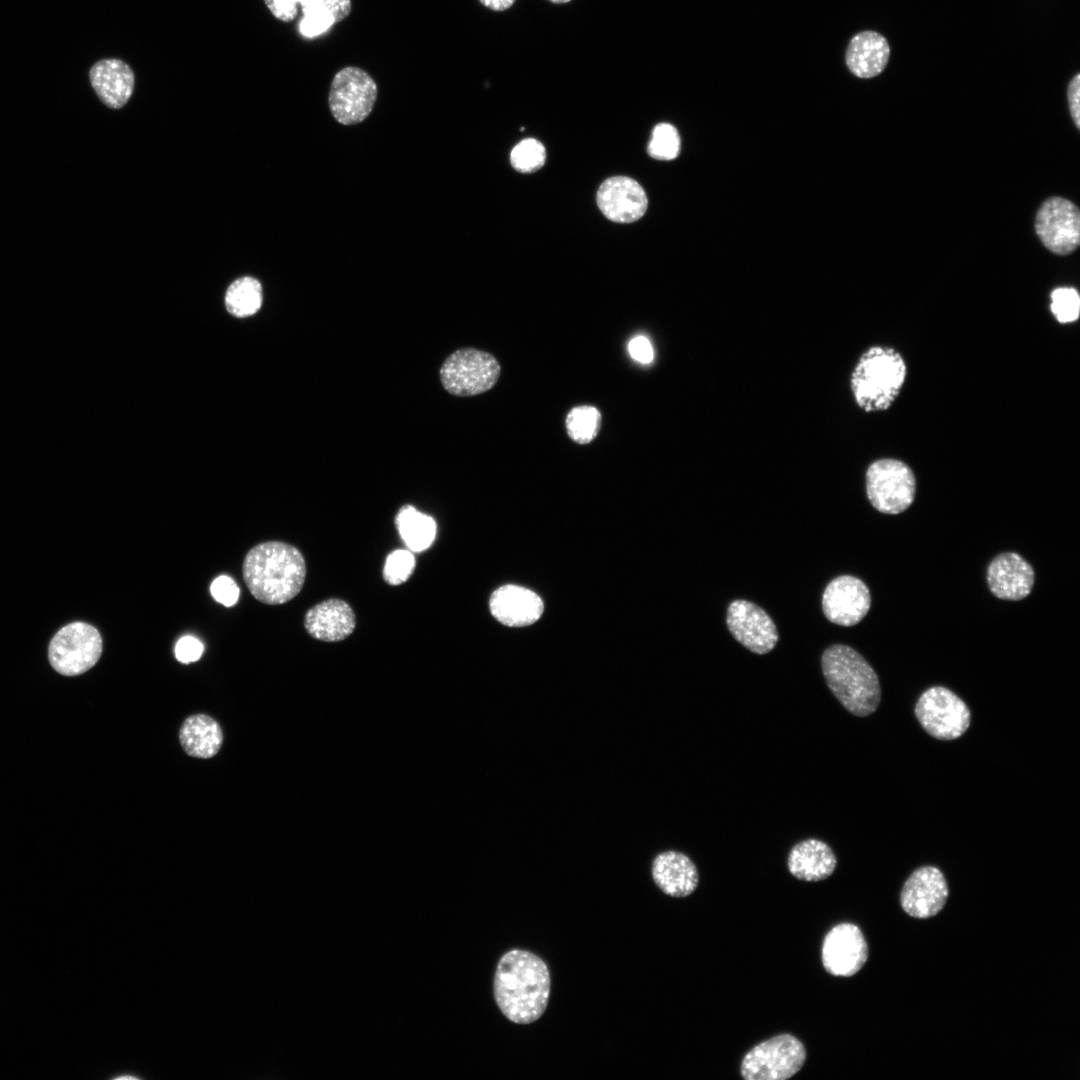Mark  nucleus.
<instances>
[{"instance_id": "obj_1", "label": "nucleus", "mask_w": 1080, "mask_h": 1080, "mask_svg": "<svg viewBox=\"0 0 1080 1080\" xmlns=\"http://www.w3.org/2000/svg\"><path fill=\"white\" fill-rule=\"evenodd\" d=\"M551 989L547 964L533 952L512 949L496 967L493 991L501 1013L516 1024H531L546 1011Z\"/></svg>"}, {"instance_id": "obj_2", "label": "nucleus", "mask_w": 1080, "mask_h": 1080, "mask_svg": "<svg viewBox=\"0 0 1080 1080\" xmlns=\"http://www.w3.org/2000/svg\"><path fill=\"white\" fill-rule=\"evenodd\" d=\"M243 580L253 597L268 605L293 599L302 589L306 564L294 546L270 541L254 546L242 565Z\"/></svg>"}, {"instance_id": "obj_3", "label": "nucleus", "mask_w": 1080, "mask_h": 1080, "mask_svg": "<svg viewBox=\"0 0 1080 1080\" xmlns=\"http://www.w3.org/2000/svg\"><path fill=\"white\" fill-rule=\"evenodd\" d=\"M821 667L830 691L848 712L859 717L875 712L881 700L879 679L861 654L834 644L824 651Z\"/></svg>"}, {"instance_id": "obj_4", "label": "nucleus", "mask_w": 1080, "mask_h": 1080, "mask_svg": "<svg viewBox=\"0 0 1080 1080\" xmlns=\"http://www.w3.org/2000/svg\"><path fill=\"white\" fill-rule=\"evenodd\" d=\"M906 375L905 360L897 350L880 345L868 348L850 378L856 404L865 412L887 410L900 394Z\"/></svg>"}, {"instance_id": "obj_5", "label": "nucleus", "mask_w": 1080, "mask_h": 1080, "mask_svg": "<svg viewBox=\"0 0 1080 1080\" xmlns=\"http://www.w3.org/2000/svg\"><path fill=\"white\" fill-rule=\"evenodd\" d=\"M805 1060L803 1043L782 1033L751 1048L742 1059L740 1073L746 1080H785L799 1072Z\"/></svg>"}, {"instance_id": "obj_6", "label": "nucleus", "mask_w": 1080, "mask_h": 1080, "mask_svg": "<svg viewBox=\"0 0 1080 1080\" xmlns=\"http://www.w3.org/2000/svg\"><path fill=\"white\" fill-rule=\"evenodd\" d=\"M500 373V364L492 354L462 348L446 358L440 368V379L448 393L466 397L490 390Z\"/></svg>"}, {"instance_id": "obj_7", "label": "nucleus", "mask_w": 1080, "mask_h": 1080, "mask_svg": "<svg viewBox=\"0 0 1080 1080\" xmlns=\"http://www.w3.org/2000/svg\"><path fill=\"white\" fill-rule=\"evenodd\" d=\"M866 493L872 506L885 514L905 511L913 502L916 479L904 462L883 458L872 462L866 471Z\"/></svg>"}, {"instance_id": "obj_8", "label": "nucleus", "mask_w": 1080, "mask_h": 1080, "mask_svg": "<svg viewBox=\"0 0 1080 1080\" xmlns=\"http://www.w3.org/2000/svg\"><path fill=\"white\" fill-rule=\"evenodd\" d=\"M103 648L102 637L92 625L73 622L62 627L49 644V661L64 676H77L92 668Z\"/></svg>"}, {"instance_id": "obj_9", "label": "nucleus", "mask_w": 1080, "mask_h": 1080, "mask_svg": "<svg viewBox=\"0 0 1080 1080\" xmlns=\"http://www.w3.org/2000/svg\"><path fill=\"white\" fill-rule=\"evenodd\" d=\"M377 92V85L368 72L356 66L344 67L334 75L330 85V111L340 124H358L371 113Z\"/></svg>"}, {"instance_id": "obj_10", "label": "nucleus", "mask_w": 1080, "mask_h": 1080, "mask_svg": "<svg viewBox=\"0 0 1080 1080\" xmlns=\"http://www.w3.org/2000/svg\"><path fill=\"white\" fill-rule=\"evenodd\" d=\"M915 715L923 729L939 740H954L970 725L966 703L948 688L934 686L924 691L915 706Z\"/></svg>"}, {"instance_id": "obj_11", "label": "nucleus", "mask_w": 1080, "mask_h": 1080, "mask_svg": "<svg viewBox=\"0 0 1080 1080\" xmlns=\"http://www.w3.org/2000/svg\"><path fill=\"white\" fill-rule=\"evenodd\" d=\"M1034 226L1045 248L1056 255H1069L1080 244V212L1068 199H1046L1036 213Z\"/></svg>"}, {"instance_id": "obj_12", "label": "nucleus", "mask_w": 1080, "mask_h": 1080, "mask_svg": "<svg viewBox=\"0 0 1080 1080\" xmlns=\"http://www.w3.org/2000/svg\"><path fill=\"white\" fill-rule=\"evenodd\" d=\"M868 945L858 926L840 923L825 935L821 949L824 969L833 976L850 977L866 963Z\"/></svg>"}, {"instance_id": "obj_13", "label": "nucleus", "mask_w": 1080, "mask_h": 1080, "mask_svg": "<svg viewBox=\"0 0 1080 1080\" xmlns=\"http://www.w3.org/2000/svg\"><path fill=\"white\" fill-rule=\"evenodd\" d=\"M726 622L733 637L753 653L766 654L777 644L775 623L755 603L743 599L732 601L727 609Z\"/></svg>"}, {"instance_id": "obj_14", "label": "nucleus", "mask_w": 1080, "mask_h": 1080, "mask_svg": "<svg viewBox=\"0 0 1080 1080\" xmlns=\"http://www.w3.org/2000/svg\"><path fill=\"white\" fill-rule=\"evenodd\" d=\"M871 606L870 591L857 577L841 575L826 586L822 595L824 616L840 626H853L868 613Z\"/></svg>"}, {"instance_id": "obj_15", "label": "nucleus", "mask_w": 1080, "mask_h": 1080, "mask_svg": "<svg viewBox=\"0 0 1080 1080\" xmlns=\"http://www.w3.org/2000/svg\"><path fill=\"white\" fill-rule=\"evenodd\" d=\"M949 894L943 873L934 866H922L905 881L900 902L903 910L915 918H929L945 906Z\"/></svg>"}, {"instance_id": "obj_16", "label": "nucleus", "mask_w": 1080, "mask_h": 1080, "mask_svg": "<svg viewBox=\"0 0 1080 1080\" xmlns=\"http://www.w3.org/2000/svg\"><path fill=\"white\" fill-rule=\"evenodd\" d=\"M597 205L603 215L617 223H631L646 212L648 199L642 186L626 176L606 179L596 195Z\"/></svg>"}, {"instance_id": "obj_17", "label": "nucleus", "mask_w": 1080, "mask_h": 1080, "mask_svg": "<svg viewBox=\"0 0 1080 1080\" xmlns=\"http://www.w3.org/2000/svg\"><path fill=\"white\" fill-rule=\"evenodd\" d=\"M987 583L993 595L1005 600L1027 597L1034 584L1032 566L1019 554L1006 552L996 556L987 568Z\"/></svg>"}, {"instance_id": "obj_18", "label": "nucleus", "mask_w": 1080, "mask_h": 1080, "mask_svg": "<svg viewBox=\"0 0 1080 1080\" xmlns=\"http://www.w3.org/2000/svg\"><path fill=\"white\" fill-rule=\"evenodd\" d=\"M89 79L98 98L111 109L125 106L134 91V71L120 59L97 61L90 68Z\"/></svg>"}, {"instance_id": "obj_19", "label": "nucleus", "mask_w": 1080, "mask_h": 1080, "mask_svg": "<svg viewBox=\"0 0 1080 1080\" xmlns=\"http://www.w3.org/2000/svg\"><path fill=\"white\" fill-rule=\"evenodd\" d=\"M651 875L664 894L675 898L689 896L699 882L695 863L686 854L675 850L663 851L654 857Z\"/></svg>"}, {"instance_id": "obj_20", "label": "nucleus", "mask_w": 1080, "mask_h": 1080, "mask_svg": "<svg viewBox=\"0 0 1080 1080\" xmlns=\"http://www.w3.org/2000/svg\"><path fill=\"white\" fill-rule=\"evenodd\" d=\"M489 607L495 619L511 627L530 625L543 612V602L536 593L512 584L496 589L490 597Z\"/></svg>"}, {"instance_id": "obj_21", "label": "nucleus", "mask_w": 1080, "mask_h": 1080, "mask_svg": "<svg viewBox=\"0 0 1080 1080\" xmlns=\"http://www.w3.org/2000/svg\"><path fill=\"white\" fill-rule=\"evenodd\" d=\"M304 626L315 639L337 642L353 633L356 617L347 602L333 598L311 607L305 614Z\"/></svg>"}, {"instance_id": "obj_22", "label": "nucleus", "mask_w": 1080, "mask_h": 1080, "mask_svg": "<svg viewBox=\"0 0 1080 1080\" xmlns=\"http://www.w3.org/2000/svg\"><path fill=\"white\" fill-rule=\"evenodd\" d=\"M837 858L832 848L822 840L810 838L796 843L788 854L787 867L797 879L821 881L831 876Z\"/></svg>"}, {"instance_id": "obj_23", "label": "nucleus", "mask_w": 1080, "mask_h": 1080, "mask_svg": "<svg viewBox=\"0 0 1080 1080\" xmlns=\"http://www.w3.org/2000/svg\"><path fill=\"white\" fill-rule=\"evenodd\" d=\"M889 56L890 46L883 35L875 31H863L850 40L846 50V64L855 76L872 78L883 72Z\"/></svg>"}, {"instance_id": "obj_24", "label": "nucleus", "mask_w": 1080, "mask_h": 1080, "mask_svg": "<svg viewBox=\"0 0 1080 1080\" xmlns=\"http://www.w3.org/2000/svg\"><path fill=\"white\" fill-rule=\"evenodd\" d=\"M184 751L192 757L208 759L215 756L223 742V732L216 720L205 714L186 718L179 731Z\"/></svg>"}, {"instance_id": "obj_25", "label": "nucleus", "mask_w": 1080, "mask_h": 1080, "mask_svg": "<svg viewBox=\"0 0 1080 1080\" xmlns=\"http://www.w3.org/2000/svg\"><path fill=\"white\" fill-rule=\"evenodd\" d=\"M302 6L303 18L300 32L306 37H316L350 14L351 0H308Z\"/></svg>"}, {"instance_id": "obj_26", "label": "nucleus", "mask_w": 1080, "mask_h": 1080, "mask_svg": "<svg viewBox=\"0 0 1080 1080\" xmlns=\"http://www.w3.org/2000/svg\"><path fill=\"white\" fill-rule=\"evenodd\" d=\"M395 524L400 537L412 552L426 550L435 539V520L411 505H405L399 510Z\"/></svg>"}, {"instance_id": "obj_27", "label": "nucleus", "mask_w": 1080, "mask_h": 1080, "mask_svg": "<svg viewBox=\"0 0 1080 1080\" xmlns=\"http://www.w3.org/2000/svg\"><path fill=\"white\" fill-rule=\"evenodd\" d=\"M262 301V286L257 279L250 276L233 281L225 293V307L237 318H246L257 313Z\"/></svg>"}, {"instance_id": "obj_28", "label": "nucleus", "mask_w": 1080, "mask_h": 1080, "mask_svg": "<svg viewBox=\"0 0 1080 1080\" xmlns=\"http://www.w3.org/2000/svg\"><path fill=\"white\" fill-rule=\"evenodd\" d=\"M601 413L591 405L572 408L566 416L567 434L575 443L584 445L592 442L601 428Z\"/></svg>"}, {"instance_id": "obj_29", "label": "nucleus", "mask_w": 1080, "mask_h": 1080, "mask_svg": "<svg viewBox=\"0 0 1080 1080\" xmlns=\"http://www.w3.org/2000/svg\"><path fill=\"white\" fill-rule=\"evenodd\" d=\"M545 159V147L541 142L533 138L519 142L510 154L511 165L521 173L537 171L544 165Z\"/></svg>"}, {"instance_id": "obj_30", "label": "nucleus", "mask_w": 1080, "mask_h": 1080, "mask_svg": "<svg viewBox=\"0 0 1080 1080\" xmlns=\"http://www.w3.org/2000/svg\"><path fill=\"white\" fill-rule=\"evenodd\" d=\"M680 151V136L674 126L668 123L656 125L648 145L649 155L657 160L675 159Z\"/></svg>"}, {"instance_id": "obj_31", "label": "nucleus", "mask_w": 1080, "mask_h": 1080, "mask_svg": "<svg viewBox=\"0 0 1080 1080\" xmlns=\"http://www.w3.org/2000/svg\"><path fill=\"white\" fill-rule=\"evenodd\" d=\"M1050 309L1056 320L1061 324L1075 322L1079 317L1080 297L1073 287H1059L1050 295Z\"/></svg>"}, {"instance_id": "obj_32", "label": "nucleus", "mask_w": 1080, "mask_h": 1080, "mask_svg": "<svg viewBox=\"0 0 1080 1080\" xmlns=\"http://www.w3.org/2000/svg\"><path fill=\"white\" fill-rule=\"evenodd\" d=\"M415 557L412 552L398 549L391 552L383 569L384 580L390 585H399L407 581L415 569Z\"/></svg>"}, {"instance_id": "obj_33", "label": "nucleus", "mask_w": 1080, "mask_h": 1080, "mask_svg": "<svg viewBox=\"0 0 1080 1080\" xmlns=\"http://www.w3.org/2000/svg\"><path fill=\"white\" fill-rule=\"evenodd\" d=\"M210 593L218 603L231 607L237 603L240 589L233 578L220 575L211 583Z\"/></svg>"}, {"instance_id": "obj_34", "label": "nucleus", "mask_w": 1080, "mask_h": 1080, "mask_svg": "<svg viewBox=\"0 0 1080 1080\" xmlns=\"http://www.w3.org/2000/svg\"><path fill=\"white\" fill-rule=\"evenodd\" d=\"M203 651V643L191 635L180 638L175 645V657L184 664L199 660Z\"/></svg>"}, {"instance_id": "obj_35", "label": "nucleus", "mask_w": 1080, "mask_h": 1080, "mask_svg": "<svg viewBox=\"0 0 1080 1080\" xmlns=\"http://www.w3.org/2000/svg\"><path fill=\"white\" fill-rule=\"evenodd\" d=\"M272 15L283 22H291L298 15L297 0H263Z\"/></svg>"}, {"instance_id": "obj_36", "label": "nucleus", "mask_w": 1080, "mask_h": 1080, "mask_svg": "<svg viewBox=\"0 0 1080 1080\" xmlns=\"http://www.w3.org/2000/svg\"><path fill=\"white\" fill-rule=\"evenodd\" d=\"M631 357L642 363L649 364L653 361L654 352L650 341L644 336L634 337L628 345Z\"/></svg>"}, {"instance_id": "obj_37", "label": "nucleus", "mask_w": 1080, "mask_h": 1080, "mask_svg": "<svg viewBox=\"0 0 1080 1080\" xmlns=\"http://www.w3.org/2000/svg\"><path fill=\"white\" fill-rule=\"evenodd\" d=\"M1080 74L1077 73L1067 87V100L1070 115L1077 129H1080Z\"/></svg>"}, {"instance_id": "obj_38", "label": "nucleus", "mask_w": 1080, "mask_h": 1080, "mask_svg": "<svg viewBox=\"0 0 1080 1080\" xmlns=\"http://www.w3.org/2000/svg\"><path fill=\"white\" fill-rule=\"evenodd\" d=\"M486 8L493 11H504L510 8L515 0H479Z\"/></svg>"}, {"instance_id": "obj_39", "label": "nucleus", "mask_w": 1080, "mask_h": 1080, "mask_svg": "<svg viewBox=\"0 0 1080 1080\" xmlns=\"http://www.w3.org/2000/svg\"><path fill=\"white\" fill-rule=\"evenodd\" d=\"M548 1H550L552 3H555V4H563V3H567V2H569L571 0H548Z\"/></svg>"}, {"instance_id": "obj_40", "label": "nucleus", "mask_w": 1080, "mask_h": 1080, "mask_svg": "<svg viewBox=\"0 0 1080 1080\" xmlns=\"http://www.w3.org/2000/svg\"><path fill=\"white\" fill-rule=\"evenodd\" d=\"M297 1H298V3H299L300 5H303V4H304L305 2H307L308 0H297Z\"/></svg>"}]
</instances>
